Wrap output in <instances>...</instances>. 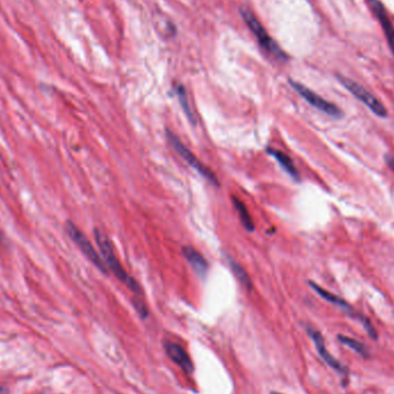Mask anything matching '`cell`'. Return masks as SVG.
<instances>
[{"mask_svg":"<svg viewBox=\"0 0 394 394\" xmlns=\"http://www.w3.org/2000/svg\"><path fill=\"white\" fill-rule=\"evenodd\" d=\"M268 152L271 156H273L276 159V161L279 162L280 165H281V167L285 169V171L288 173L290 176H293L294 179H297L299 178V173H297V169L295 167V165H294V162L292 159L289 158V156H287L285 152L280 151V150H276V149H269Z\"/></svg>","mask_w":394,"mask_h":394,"instance_id":"11","label":"cell"},{"mask_svg":"<svg viewBox=\"0 0 394 394\" xmlns=\"http://www.w3.org/2000/svg\"><path fill=\"white\" fill-rule=\"evenodd\" d=\"M290 85L293 86V89L299 93V95L307 100L308 103L310 104L311 106L316 107L317 110L321 111L327 116H330L332 118H340L342 116L341 110L339 109L337 105H334L333 103L327 102L326 99H324L323 97H320L319 95H317L316 92H314L313 90L308 89L306 85L301 84L299 82L293 81V79H289Z\"/></svg>","mask_w":394,"mask_h":394,"instance_id":"6","label":"cell"},{"mask_svg":"<svg viewBox=\"0 0 394 394\" xmlns=\"http://www.w3.org/2000/svg\"><path fill=\"white\" fill-rule=\"evenodd\" d=\"M272 394H280V393H272Z\"/></svg>","mask_w":394,"mask_h":394,"instance_id":"19","label":"cell"},{"mask_svg":"<svg viewBox=\"0 0 394 394\" xmlns=\"http://www.w3.org/2000/svg\"><path fill=\"white\" fill-rule=\"evenodd\" d=\"M385 161H386V164L390 166V168L394 172V157H393V156L386 155L385 156Z\"/></svg>","mask_w":394,"mask_h":394,"instance_id":"18","label":"cell"},{"mask_svg":"<svg viewBox=\"0 0 394 394\" xmlns=\"http://www.w3.org/2000/svg\"><path fill=\"white\" fill-rule=\"evenodd\" d=\"M369 5L372 8L373 12H375L376 16L378 17L384 33H385L387 43H389L391 51H392L394 54V27L389 19V15H387L385 8H384V6L382 5V2H380L379 0H369Z\"/></svg>","mask_w":394,"mask_h":394,"instance_id":"8","label":"cell"},{"mask_svg":"<svg viewBox=\"0 0 394 394\" xmlns=\"http://www.w3.org/2000/svg\"><path fill=\"white\" fill-rule=\"evenodd\" d=\"M232 202H233V205L235 206V209L237 211V214H238V218H240L241 223H242V226H243L245 230L249 231V232H252L255 230V225H254V220H252V218L250 216V213H249V211L247 209V206H245V204L242 202L237 198V197L233 196L232 197Z\"/></svg>","mask_w":394,"mask_h":394,"instance_id":"12","label":"cell"},{"mask_svg":"<svg viewBox=\"0 0 394 394\" xmlns=\"http://www.w3.org/2000/svg\"><path fill=\"white\" fill-rule=\"evenodd\" d=\"M357 318L361 320V323L363 324V326H364L365 331L368 332V334L370 335V337H371L373 340H376V339L378 338V334H377V331L375 330V327H373L371 321L369 320V318L362 316V315H357Z\"/></svg>","mask_w":394,"mask_h":394,"instance_id":"17","label":"cell"},{"mask_svg":"<svg viewBox=\"0 0 394 394\" xmlns=\"http://www.w3.org/2000/svg\"><path fill=\"white\" fill-rule=\"evenodd\" d=\"M309 285L311 286V288H313L315 292L318 294V295L323 297L324 300H326L327 302L334 304V306H337V307H340V308H342V309L351 310V306H349V304L346 302L344 299H341L340 296H338V295H335V294H332L330 292H327L326 289L321 288L320 286H318L317 283H315L313 281H310Z\"/></svg>","mask_w":394,"mask_h":394,"instance_id":"13","label":"cell"},{"mask_svg":"<svg viewBox=\"0 0 394 394\" xmlns=\"http://www.w3.org/2000/svg\"><path fill=\"white\" fill-rule=\"evenodd\" d=\"M338 340L340 341L342 345L352 348L353 351L356 352L361 356H363V357H366V356H368V349H366L365 345L362 344L361 341L356 340V339H354V338L346 337V335H338Z\"/></svg>","mask_w":394,"mask_h":394,"instance_id":"14","label":"cell"},{"mask_svg":"<svg viewBox=\"0 0 394 394\" xmlns=\"http://www.w3.org/2000/svg\"><path fill=\"white\" fill-rule=\"evenodd\" d=\"M165 349L167 355L176 363V364L180 365V368L189 373L193 371L192 359H190L189 355L187 354V352L181 347V346L175 344V342L167 341L165 344Z\"/></svg>","mask_w":394,"mask_h":394,"instance_id":"9","label":"cell"},{"mask_svg":"<svg viewBox=\"0 0 394 394\" xmlns=\"http://www.w3.org/2000/svg\"><path fill=\"white\" fill-rule=\"evenodd\" d=\"M95 240L96 243L98 245L100 252H102V258L105 262L107 269H110L111 271L114 273V276L120 280L121 282H123L135 295L140 296L142 294V289L138 282L134 278H131L130 276L127 275V272L124 271V269L121 265L119 258L117 257L116 252H114V248L112 242L106 234H104L102 231L95 230Z\"/></svg>","mask_w":394,"mask_h":394,"instance_id":"1","label":"cell"},{"mask_svg":"<svg viewBox=\"0 0 394 394\" xmlns=\"http://www.w3.org/2000/svg\"><path fill=\"white\" fill-rule=\"evenodd\" d=\"M337 78L339 81H340L341 84L344 85L349 92L353 93L356 98L361 100V102L364 104V105L368 107L375 116L379 118L387 117V110L385 109V106H384L371 92H369L364 86H362L361 84H358L357 82L353 81V79L348 78H345V76L342 75H338Z\"/></svg>","mask_w":394,"mask_h":394,"instance_id":"3","label":"cell"},{"mask_svg":"<svg viewBox=\"0 0 394 394\" xmlns=\"http://www.w3.org/2000/svg\"><path fill=\"white\" fill-rule=\"evenodd\" d=\"M231 268H232V270H233L234 275L236 276V278L241 281L242 285L247 287L248 289H250L251 288V282H250V280H249V276L247 275V272H245L244 270H243V268H242L241 265H238L237 263H235V262H231Z\"/></svg>","mask_w":394,"mask_h":394,"instance_id":"16","label":"cell"},{"mask_svg":"<svg viewBox=\"0 0 394 394\" xmlns=\"http://www.w3.org/2000/svg\"><path fill=\"white\" fill-rule=\"evenodd\" d=\"M167 138H168V142L173 147V149L178 152V155H180L183 159H185V161L187 162V164H189L194 169H196V171L198 172L200 175L204 176L207 181L212 182L213 185H218V179H217L216 174H214V173L211 171V169L207 167L206 165H204L203 162H200L198 160V158H197L196 156L194 155L185 144L182 143L181 141H180V138L176 136L175 134H173L172 131L167 130Z\"/></svg>","mask_w":394,"mask_h":394,"instance_id":"5","label":"cell"},{"mask_svg":"<svg viewBox=\"0 0 394 394\" xmlns=\"http://www.w3.org/2000/svg\"><path fill=\"white\" fill-rule=\"evenodd\" d=\"M176 95H178L180 104H181V106H182L183 111H185L187 118H188V119L192 121V123L194 124V123H195V118H194L193 111H192V109H190L188 96H187L186 90H185V88H183L182 85L176 86Z\"/></svg>","mask_w":394,"mask_h":394,"instance_id":"15","label":"cell"},{"mask_svg":"<svg viewBox=\"0 0 394 394\" xmlns=\"http://www.w3.org/2000/svg\"><path fill=\"white\" fill-rule=\"evenodd\" d=\"M183 255L192 268L195 270L197 275L199 276H205V273L207 271V263L206 259L203 257L202 254H199L196 249H194L193 247H187L183 248Z\"/></svg>","mask_w":394,"mask_h":394,"instance_id":"10","label":"cell"},{"mask_svg":"<svg viewBox=\"0 0 394 394\" xmlns=\"http://www.w3.org/2000/svg\"><path fill=\"white\" fill-rule=\"evenodd\" d=\"M242 19L245 22V24L249 27V29L251 30V33L255 35L259 41V45L264 48L266 52H269L270 54H272L273 57L278 59V60L286 61L288 57H287L285 52L278 46V44L269 36V34L266 33L264 27L259 23V21L256 19V16L251 12H249L248 9L241 10Z\"/></svg>","mask_w":394,"mask_h":394,"instance_id":"2","label":"cell"},{"mask_svg":"<svg viewBox=\"0 0 394 394\" xmlns=\"http://www.w3.org/2000/svg\"><path fill=\"white\" fill-rule=\"evenodd\" d=\"M308 333H309L310 338L313 339L315 345H316V348H317L318 353H319V355L321 356V358H323L324 361L326 362L327 364L330 365L332 369L335 370L337 372L342 373V375H347L348 370L346 369V366L342 365L340 362H338L337 359H335L333 356H332L330 353L327 352L326 347H325L324 339H323V337H321V334L319 333V332L314 330V328H311V327H308Z\"/></svg>","mask_w":394,"mask_h":394,"instance_id":"7","label":"cell"},{"mask_svg":"<svg viewBox=\"0 0 394 394\" xmlns=\"http://www.w3.org/2000/svg\"><path fill=\"white\" fill-rule=\"evenodd\" d=\"M65 227L68 236L75 242V244L78 245L79 250L84 254L85 257L88 258L97 269L100 270V272L107 273V266L105 264V262L103 261V258L100 257L95 247H93L91 242L89 241V238L85 236L84 233L79 231L74 224L71 223V221H67Z\"/></svg>","mask_w":394,"mask_h":394,"instance_id":"4","label":"cell"}]
</instances>
